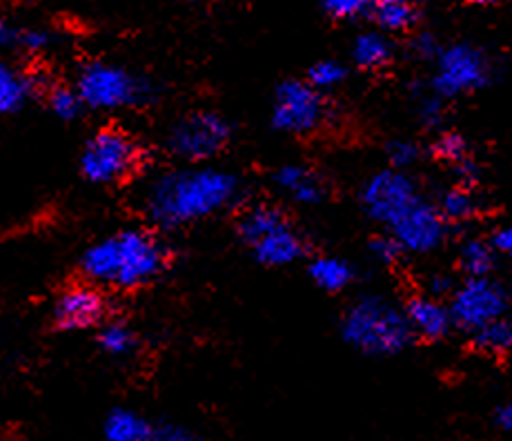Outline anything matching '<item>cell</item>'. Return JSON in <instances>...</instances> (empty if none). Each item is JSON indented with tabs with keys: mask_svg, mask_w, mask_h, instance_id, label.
<instances>
[{
	"mask_svg": "<svg viewBox=\"0 0 512 441\" xmlns=\"http://www.w3.org/2000/svg\"><path fill=\"white\" fill-rule=\"evenodd\" d=\"M243 183L219 165H185L159 174L147 185L143 212L156 230H181L239 203Z\"/></svg>",
	"mask_w": 512,
	"mask_h": 441,
	"instance_id": "cell-1",
	"label": "cell"
},
{
	"mask_svg": "<svg viewBox=\"0 0 512 441\" xmlns=\"http://www.w3.org/2000/svg\"><path fill=\"white\" fill-rule=\"evenodd\" d=\"M170 266V250L154 230L123 228L94 241L78 259L83 279L96 288L139 290Z\"/></svg>",
	"mask_w": 512,
	"mask_h": 441,
	"instance_id": "cell-2",
	"label": "cell"
},
{
	"mask_svg": "<svg viewBox=\"0 0 512 441\" xmlns=\"http://www.w3.org/2000/svg\"><path fill=\"white\" fill-rule=\"evenodd\" d=\"M339 332L350 348L374 359L401 355L415 341L406 312L381 294L352 299L341 315Z\"/></svg>",
	"mask_w": 512,
	"mask_h": 441,
	"instance_id": "cell-3",
	"label": "cell"
},
{
	"mask_svg": "<svg viewBox=\"0 0 512 441\" xmlns=\"http://www.w3.org/2000/svg\"><path fill=\"white\" fill-rule=\"evenodd\" d=\"M76 90L85 107L98 112L152 105L159 98V85L152 78L107 61H87L81 65L76 76Z\"/></svg>",
	"mask_w": 512,
	"mask_h": 441,
	"instance_id": "cell-4",
	"label": "cell"
},
{
	"mask_svg": "<svg viewBox=\"0 0 512 441\" xmlns=\"http://www.w3.org/2000/svg\"><path fill=\"white\" fill-rule=\"evenodd\" d=\"M143 152L121 127H101L85 141L78 172L92 185H121L139 170Z\"/></svg>",
	"mask_w": 512,
	"mask_h": 441,
	"instance_id": "cell-5",
	"label": "cell"
},
{
	"mask_svg": "<svg viewBox=\"0 0 512 441\" xmlns=\"http://www.w3.org/2000/svg\"><path fill=\"white\" fill-rule=\"evenodd\" d=\"M495 78V63L484 47L475 43L443 45L430 78V90L443 101L475 94Z\"/></svg>",
	"mask_w": 512,
	"mask_h": 441,
	"instance_id": "cell-6",
	"label": "cell"
},
{
	"mask_svg": "<svg viewBox=\"0 0 512 441\" xmlns=\"http://www.w3.org/2000/svg\"><path fill=\"white\" fill-rule=\"evenodd\" d=\"M232 123L214 110H194L179 116L167 130L165 145L187 165H205L230 145Z\"/></svg>",
	"mask_w": 512,
	"mask_h": 441,
	"instance_id": "cell-7",
	"label": "cell"
},
{
	"mask_svg": "<svg viewBox=\"0 0 512 441\" xmlns=\"http://www.w3.org/2000/svg\"><path fill=\"white\" fill-rule=\"evenodd\" d=\"M326 94L314 90L303 78H285L272 96V127L292 136H310L328 121Z\"/></svg>",
	"mask_w": 512,
	"mask_h": 441,
	"instance_id": "cell-8",
	"label": "cell"
},
{
	"mask_svg": "<svg viewBox=\"0 0 512 441\" xmlns=\"http://www.w3.org/2000/svg\"><path fill=\"white\" fill-rule=\"evenodd\" d=\"M448 306L455 328L475 335L490 323L508 317L512 308V294L495 277L464 279L452 292Z\"/></svg>",
	"mask_w": 512,
	"mask_h": 441,
	"instance_id": "cell-9",
	"label": "cell"
},
{
	"mask_svg": "<svg viewBox=\"0 0 512 441\" xmlns=\"http://www.w3.org/2000/svg\"><path fill=\"white\" fill-rule=\"evenodd\" d=\"M423 199L419 183L408 172L379 170L363 181L359 190V203L366 217L390 230L403 214Z\"/></svg>",
	"mask_w": 512,
	"mask_h": 441,
	"instance_id": "cell-10",
	"label": "cell"
},
{
	"mask_svg": "<svg viewBox=\"0 0 512 441\" xmlns=\"http://www.w3.org/2000/svg\"><path fill=\"white\" fill-rule=\"evenodd\" d=\"M386 232L397 239L406 254H430L446 243L450 223L443 219L437 203L423 196L415 208H410Z\"/></svg>",
	"mask_w": 512,
	"mask_h": 441,
	"instance_id": "cell-11",
	"label": "cell"
},
{
	"mask_svg": "<svg viewBox=\"0 0 512 441\" xmlns=\"http://www.w3.org/2000/svg\"><path fill=\"white\" fill-rule=\"evenodd\" d=\"M107 299L101 288L81 281L67 286L58 294L52 308V321L58 330H90L101 328L107 317Z\"/></svg>",
	"mask_w": 512,
	"mask_h": 441,
	"instance_id": "cell-12",
	"label": "cell"
},
{
	"mask_svg": "<svg viewBox=\"0 0 512 441\" xmlns=\"http://www.w3.org/2000/svg\"><path fill=\"white\" fill-rule=\"evenodd\" d=\"M403 312H406L410 328L415 332V339L421 341H441L455 328L448 303L430 297V294H415V297H410L406 306H403Z\"/></svg>",
	"mask_w": 512,
	"mask_h": 441,
	"instance_id": "cell-13",
	"label": "cell"
},
{
	"mask_svg": "<svg viewBox=\"0 0 512 441\" xmlns=\"http://www.w3.org/2000/svg\"><path fill=\"white\" fill-rule=\"evenodd\" d=\"M272 181L277 188L288 194L294 203L299 205H321L328 201L330 185L317 172L301 163H288L274 170Z\"/></svg>",
	"mask_w": 512,
	"mask_h": 441,
	"instance_id": "cell-14",
	"label": "cell"
},
{
	"mask_svg": "<svg viewBox=\"0 0 512 441\" xmlns=\"http://www.w3.org/2000/svg\"><path fill=\"white\" fill-rule=\"evenodd\" d=\"M52 85L47 78L32 70H16V67L3 63L0 67V112L18 114L25 110L27 103L38 94H47Z\"/></svg>",
	"mask_w": 512,
	"mask_h": 441,
	"instance_id": "cell-15",
	"label": "cell"
},
{
	"mask_svg": "<svg viewBox=\"0 0 512 441\" xmlns=\"http://www.w3.org/2000/svg\"><path fill=\"white\" fill-rule=\"evenodd\" d=\"M248 250L252 252V257L259 266L285 268L292 266L294 261L303 259L305 252H308V245H305L301 232L292 223H285L283 228L272 232L263 241L254 243Z\"/></svg>",
	"mask_w": 512,
	"mask_h": 441,
	"instance_id": "cell-16",
	"label": "cell"
},
{
	"mask_svg": "<svg viewBox=\"0 0 512 441\" xmlns=\"http://www.w3.org/2000/svg\"><path fill=\"white\" fill-rule=\"evenodd\" d=\"M395 54V41L386 32H381V29H368V32L357 34L350 47L352 63L363 72L383 70V67H388L395 61Z\"/></svg>",
	"mask_w": 512,
	"mask_h": 441,
	"instance_id": "cell-17",
	"label": "cell"
},
{
	"mask_svg": "<svg viewBox=\"0 0 512 441\" xmlns=\"http://www.w3.org/2000/svg\"><path fill=\"white\" fill-rule=\"evenodd\" d=\"M285 223H290V219L279 208L268 203H259L241 212L239 221H236V234L245 243V248H252L254 243L263 241L272 232L283 228Z\"/></svg>",
	"mask_w": 512,
	"mask_h": 441,
	"instance_id": "cell-18",
	"label": "cell"
},
{
	"mask_svg": "<svg viewBox=\"0 0 512 441\" xmlns=\"http://www.w3.org/2000/svg\"><path fill=\"white\" fill-rule=\"evenodd\" d=\"M152 421L132 408L116 406L103 419L105 441H154Z\"/></svg>",
	"mask_w": 512,
	"mask_h": 441,
	"instance_id": "cell-19",
	"label": "cell"
},
{
	"mask_svg": "<svg viewBox=\"0 0 512 441\" xmlns=\"http://www.w3.org/2000/svg\"><path fill=\"white\" fill-rule=\"evenodd\" d=\"M421 7L408 0H379L372 9V21L381 32L392 34H415L421 23Z\"/></svg>",
	"mask_w": 512,
	"mask_h": 441,
	"instance_id": "cell-20",
	"label": "cell"
},
{
	"mask_svg": "<svg viewBox=\"0 0 512 441\" xmlns=\"http://www.w3.org/2000/svg\"><path fill=\"white\" fill-rule=\"evenodd\" d=\"M308 274L314 286L328 294H339L357 279V270L341 257H314L308 263Z\"/></svg>",
	"mask_w": 512,
	"mask_h": 441,
	"instance_id": "cell-21",
	"label": "cell"
},
{
	"mask_svg": "<svg viewBox=\"0 0 512 441\" xmlns=\"http://www.w3.org/2000/svg\"><path fill=\"white\" fill-rule=\"evenodd\" d=\"M497 263V252L492 248L490 239L470 237L459 248V268L466 274V279L492 277Z\"/></svg>",
	"mask_w": 512,
	"mask_h": 441,
	"instance_id": "cell-22",
	"label": "cell"
},
{
	"mask_svg": "<svg viewBox=\"0 0 512 441\" xmlns=\"http://www.w3.org/2000/svg\"><path fill=\"white\" fill-rule=\"evenodd\" d=\"M0 43L9 49H23L27 54H43L54 45V34L43 27H23L3 21L0 23Z\"/></svg>",
	"mask_w": 512,
	"mask_h": 441,
	"instance_id": "cell-23",
	"label": "cell"
},
{
	"mask_svg": "<svg viewBox=\"0 0 512 441\" xmlns=\"http://www.w3.org/2000/svg\"><path fill=\"white\" fill-rule=\"evenodd\" d=\"M98 346L114 359H125L132 357L136 350H139V335L132 326H127L125 321H105L101 328H98L96 335Z\"/></svg>",
	"mask_w": 512,
	"mask_h": 441,
	"instance_id": "cell-24",
	"label": "cell"
},
{
	"mask_svg": "<svg viewBox=\"0 0 512 441\" xmlns=\"http://www.w3.org/2000/svg\"><path fill=\"white\" fill-rule=\"evenodd\" d=\"M437 208L448 223H466L470 219H475L481 212V201L475 190L457 183L455 188L441 194Z\"/></svg>",
	"mask_w": 512,
	"mask_h": 441,
	"instance_id": "cell-25",
	"label": "cell"
},
{
	"mask_svg": "<svg viewBox=\"0 0 512 441\" xmlns=\"http://www.w3.org/2000/svg\"><path fill=\"white\" fill-rule=\"evenodd\" d=\"M472 346L486 355H508L512 352V319H499L490 326L481 328L475 335H470Z\"/></svg>",
	"mask_w": 512,
	"mask_h": 441,
	"instance_id": "cell-26",
	"label": "cell"
},
{
	"mask_svg": "<svg viewBox=\"0 0 512 441\" xmlns=\"http://www.w3.org/2000/svg\"><path fill=\"white\" fill-rule=\"evenodd\" d=\"M45 101L49 110H52V114L61 121H74L78 119V114L85 110V103L76 87L63 85V83L49 87L45 94Z\"/></svg>",
	"mask_w": 512,
	"mask_h": 441,
	"instance_id": "cell-27",
	"label": "cell"
},
{
	"mask_svg": "<svg viewBox=\"0 0 512 441\" xmlns=\"http://www.w3.org/2000/svg\"><path fill=\"white\" fill-rule=\"evenodd\" d=\"M346 78H348L346 65L337 61V58H323V61H317L310 67L305 81H308L314 90L328 92V90H334V87L343 85Z\"/></svg>",
	"mask_w": 512,
	"mask_h": 441,
	"instance_id": "cell-28",
	"label": "cell"
},
{
	"mask_svg": "<svg viewBox=\"0 0 512 441\" xmlns=\"http://www.w3.org/2000/svg\"><path fill=\"white\" fill-rule=\"evenodd\" d=\"M432 154H435L439 161L448 163L450 168H457V165L472 159L470 145L459 132H441L437 136V141L432 143Z\"/></svg>",
	"mask_w": 512,
	"mask_h": 441,
	"instance_id": "cell-29",
	"label": "cell"
},
{
	"mask_svg": "<svg viewBox=\"0 0 512 441\" xmlns=\"http://www.w3.org/2000/svg\"><path fill=\"white\" fill-rule=\"evenodd\" d=\"M372 9L374 3H370V0H326V3H321V12L337 23H354L361 21V18H372Z\"/></svg>",
	"mask_w": 512,
	"mask_h": 441,
	"instance_id": "cell-30",
	"label": "cell"
},
{
	"mask_svg": "<svg viewBox=\"0 0 512 441\" xmlns=\"http://www.w3.org/2000/svg\"><path fill=\"white\" fill-rule=\"evenodd\" d=\"M415 101L419 123L426 127V130H441L443 119H446V101L432 92L430 85L426 90L415 92Z\"/></svg>",
	"mask_w": 512,
	"mask_h": 441,
	"instance_id": "cell-31",
	"label": "cell"
},
{
	"mask_svg": "<svg viewBox=\"0 0 512 441\" xmlns=\"http://www.w3.org/2000/svg\"><path fill=\"white\" fill-rule=\"evenodd\" d=\"M386 156L392 170L408 172L421 161L423 150L421 145L412 139H392L386 143Z\"/></svg>",
	"mask_w": 512,
	"mask_h": 441,
	"instance_id": "cell-32",
	"label": "cell"
},
{
	"mask_svg": "<svg viewBox=\"0 0 512 441\" xmlns=\"http://www.w3.org/2000/svg\"><path fill=\"white\" fill-rule=\"evenodd\" d=\"M368 252L374 261L383 263V266H395V263L403 257V248L397 243L392 234H377L368 241Z\"/></svg>",
	"mask_w": 512,
	"mask_h": 441,
	"instance_id": "cell-33",
	"label": "cell"
},
{
	"mask_svg": "<svg viewBox=\"0 0 512 441\" xmlns=\"http://www.w3.org/2000/svg\"><path fill=\"white\" fill-rule=\"evenodd\" d=\"M441 49L443 45L439 43V38L432 32H426V29H417L415 34H410L408 52L417 61H437Z\"/></svg>",
	"mask_w": 512,
	"mask_h": 441,
	"instance_id": "cell-34",
	"label": "cell"
},
{
	"mask_svg": "<svg viewBox=\"0 0 512 441\" xmlns=\"http://www.w3.org/2000/svg\"><path fill=\"white\" fill-rule=\"evenodd\" d=\"M154 441H205V437L179 424H159L154 430Z\"/></svg>",
	"mask_w": 512,
	"mask_h": 441,
	"instance_id": "cell-35",
	"label": "cell"
},
{
	"mask_svg": "<svg viewBox=\"0 0 512 441\" xmlns=\"http://www.w3.org/2000/svg\"><path fill=\"white\" fill-rule=\"evenodd\" d=\"M490 243H492V248H495V252L501 254V257L512 259V223L501 225V228L492 232Z\"/></svg>",
	"mask_w": 512,
	"mask_h": 441,
	"instance_id": "cell-36",
	"label": "cell"
},
{
	"mask_svg": "<svg viewBox=\"0 0 512 441\" xmlns=\"http://www.w3.org/2000/svg\"><path fill=\"white\" fill-rule=\"evenodd\" d=\"M492 421H495V426L499 430H504V433H512V401H508V404H501L495 410V417H492Z\"/></svg>",
	"mask_w": 512,
	"mask_h": 441,
	"instance_id": "cell-37",
	"label": "cell"
}]
</instances>
